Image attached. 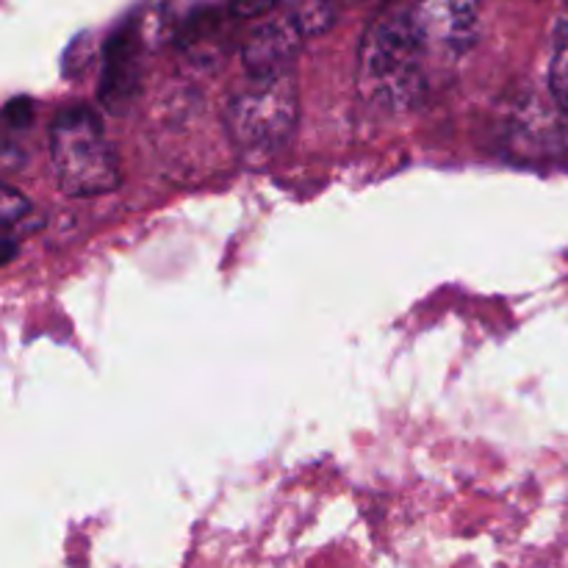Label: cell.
Instances as JSON below:
<instances>
[{
	"mask_svg": "<svg viewBox=\"0 0 568 568\" xmlns=\"http://www.w3.org/2000/svg\"><path fill=\"white\" fill-rule=\"evenodd\" d=\"M427 44L414 9H386L369 22L358 48L355 87L381 111H408L425 92Z\"/></svg>",
	"mask_w": 568,
	"mask_h": 568,
	"instance_id": "6da1fadb",
	"label": "cell"
},
{
	"mask_svg": "<svg viewBox=\"0 0 568 568\" xmlns=\"http://www.w3.org/2000/svg\"><path fill=\"white\" fill-rule=\"evenodd\" d=\"M55 183L70 197H98L120 186V161L103 120L87 105L64 109L50 125Z\"/></svg>",
	"mask_w": 568,
	"mask_h": 568,
	"instance_id": "7a4b0ae2",
	"label": "cell"
},
{
	"mask_svg": "<svg viewBox=\"0 0 568 568\" xmlns=\"http://www.w3.org/2000/svg\"><path fill=\"white\" fill-rule=\"evenodd\" d=\"M300 120L297 87L292 75L250 78L225 109V125L239 153L270 159L294 136Z\"/></svg>",
	"mask_w": 568,
	"mask_h": 568,
	"instance_id": "3957f363",
	"label": "cell"
},
{
	"mask_svg": "<svg viewBox=\"0 0 568 568\" xmlns=\"http://www.w3.org/2000/svg\"><path fill=\"white\" fill-rule=\"evenodd\" d=\"M414 17L427 50L458 59L477 39L480 0H419Z\"/></svg>",
	"mask_w": 568,
	"mask_h": 568,
	"instance_id": "277c9868",
	"label": "cell"
},
{
	"mask_svg": "<svg viewBox=\"0 0 568 568\" xmlns=\"http://www.w3.org/2000/svg\"><path fill=\"white\" fill-rule=\"evenodd\" d=\"M139 83H142V39H139L136 22H125L105 42L100 100L105 109L120 114L136 98Z\"/></svg>",
	"mask_w": 568,
	"mask_h": 568,
	"instance_id": "5b68a950",
	"label": "cell"
},
{
	"mask_svg": "<svg viewBox=\"0 0 568 568\" xmlns=\"http://www.w3.org/2000/svg\"><path fill=\"white\" fill-rule=\"evenodd\" d=\"M303 37L294 17H277L261 26L253 37L247 39L242 50L244 70L250 78H277L292 75L294 59L303 48Z\"/></svg>",
	"mask_w": 568,
	"mask_h": 568,
	"instance_id": "8992f818",
	"label": "cell"
},
{
	"mask_svg": "<svg viewBox=\"0 0 568 568\" xmlns=\"http://www.w3.org/2000/svg\"><path fill=\"white\" fill-rule=\"evenodd\" d=\"M0 222H3V261H11L17 244L26 236L28 231L37 227V214H33V205L28 203V197L22 192H17L14 186L3 189V200H0Z\"/></svg>",
	"mask_w": 568,
	"mask_h": 568,
	"instance_id": "52a82bcc",
	"label": "cell"
},
{
	"mask_svg": "<svg viewBox=\"0 0 568 568\" xmlns=\"http://www.w3.org/2000/svg\"><path fill=\"white\" fill-rule=\"evenodd\" d=\"M549 87H552L555 100L568 114V17H564L555 31L552 64H549Z\"/></svg>",
	"mask_w": 568,
	"mask_h": 568,
	"instance_id": "ba28073f",
	"label": "cell"
},
{
	"mask_svg": "<svg viewBox=\"0 0 568 568\" xmlns=\"http://www.w3.org/2000/svg\"><path fill=\"white\" fill-rule=\"evenodd\" d=\"M292 17L300 26V31L308 37V33L327 31L336 14H333V9L327 6V0H300L297 9L292 11Z\"/></svg>",
	"mask_w": 568,
	"mask_h": 568,
	"instance_id": "9c48e42d",
	"label": "cell"
},
{
	"mask_svg": "<svg viewBox=\"0 0 568 568\" xmlns=\"http://www.w3.org/2000/svg\"><path fill=\"white\" fill-rule=\"evenodd\" d=\"M277 6V0H227V14L236 17V20H255V17H264L266 11H272Z\"/></svg>",
	"mask_w": 568,
	"mask_h": 568,
	"instance_id": "30bf717a",
	"label": "cell"
},
{
	"mask_svg": "<svg viewBox=\"0 0 568 568\" xmlns=\"http://www.w3.org/2000/svg\"><path fill=\"white\" fill-rule=\"evenodd\" d=\"M3 120H6V125L14 128V131H22V128L31 125L33 103L28 98L9 100V103H6V109H3Z\"/></svg>",
	"mask_w": 568,
	"mask_h": 568,
	"instance_id": "8fae6325",
	"label": "cell"
}]
</instances>
